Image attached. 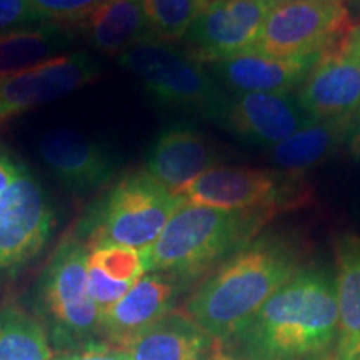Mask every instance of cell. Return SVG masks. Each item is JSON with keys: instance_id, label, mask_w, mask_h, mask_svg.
<instances>
[{"instance_id": "6da1fadb", "label": "cell", "mask_w": 360, "mask_h": 360, "mask_svg": "<svg viewBox=\"0 0 360 360\" xmlns=\"http://www.w3.org/2000/svg\"><path fill=\"white\" fill-rule=\"evenodd\" d=\"M337 322L335 274L304 267L236 337L219 344L229 360H328Z\"/></svg>"}, {"instance_id": "7a4b0ae2", "label": "cell", "mask_w": 360, "mask_h": 360, "mask_svg": "<svg viewBox=\"0 0 360 360\" xmlns=\"http://www.w3.org/2000/svg\"><path fill=\"white\" fill-rule=\"evenodd\" d=\"M304 254L294 236L260 233L197 283L184 312L217 342L231 340L304 269Z\"/></svg>"}, {"instance_id": "3957f363", "label": "cell", "mask_w": 360, "mask_h": 360, "mask_svg": "<svg viewBox=\"0 0 360 360\" xmlns=\"http://www.w3.org/2000/svg\"><path fill=\"white\" fill-rule=\"evenodd\" d=\"M276 214L270 209L222 210L186 202L154 244L141 252L146 274H174L197 285L260 236Z\"/></svg>"}, {"instance_id": "277c9868", "label": "cell", "mask_w": 360, "mask_h": 360, "mask_svg": "<svg viewBox=\"0 0 360 360\" xmlns=\"http://www.w3.org/2000/svg\"><path fill=\"white\" fill-rule=\"evenodd\" d=\"M89 252L74 232L62 238L40 270L25 305L44 326L53 354L105 345L101 312L89 292Z\"/></svg>"}, {"instance_id": "5b68a950", "label": "cell", "mask_w": 360, "mask_h": 360, "mask_svg": "<svg viewBox=\"0 0 360 360\" xmlns=\"http://www.w3.org/2000/svg\"><path fill=\"white\" fill-rule=\"evenodd\" d=\"M186 204L147 170L125 174L80 219L75 236L89 249L122 245L146 250L159 238L172 215Z\"/></svg>"}, {"instance_id": "8992f818", "label": "cell", "mask_w": 360, "mask_h": 360, "mask_svg": "<svg viewBox=\"0 0 360 360\" xmlns=\"http://www.w3.org/2000/svg\"><path fill=\"white\" fill-rule=\"evenodd\" d=\"M56 209L32 169L0 143V294L51 242Z\"/></svg>"}, {"instance_id": "52a82bcc", "label": "cell", "mask_w": 360, "mask_h": 360, "mask_svg": "<svg viewBox=\"0 0 360 360\" xmlns=\"http://www.w3.org/2000/svg\"><path fill=\"white\" fill-rule=\"evenodd\" d=\"M117 58L162 105L217 120L222 115L227 98L202 64L187 52L150 39Z\"/></svg>"}, {"instance_id": "ba28073f", "label": "cell", "mask_w": 360, "mask_h": 360, "mask_svg": "<svg viewBox=\"0 0 360 360\" xmlns=\"http://www.w3.org/2000/svg\"><path fill=\"white\" fill-rule=\"evenodd\" d=\"M295 174L278 175L260 169L214 167L180 188L187 204L222 210H278L305 199L307 191Z\"/></svg>"}, {"instance_id": "9c48e42d", "label": "cell", "mask_w": 360, "mask_h": 360, "mask_svg": "<svg viewBox=\"0 0 360 360\" xmlns=\"http://www.w3.org/2000/svg\"><path fill=\"white\" fill-rule=\"evenodd\" d=\"M352 27L345 0H295L270 8L254 52L270 57L319 53Z\"/></svg>"}, {"instance_id": "30bf717a", "label": "cell", "mask_w": 360, "mask_h": 360, "mask_svg": "<svg viewBox=\"0 0 360 360\" xmlns=\"http://www.w3.org/2000/svg\"><path fill=\"white\" fill-rule=\"evenodd\" d=\"M297 102L312 120L357 119L360 112V24L328 47L300 87Z\"/></svg>"}, {"instance_id": "8fae6325", "label": "cell", "mask_w": 360, "mask_h": 360, "mask_svg": "<svg viewBox=\"0 0 360 360\" xmlns=\"http://www.w3.org/2000/svg\"><path fill=\"white\" fill-rule=\"evenodd\" d=\"M270 8L262 0H210L186 35L187 53L204 65L254 52Z\"/></svg>"}, {"instance_id": "7c38bea8", "label": "cell", "mask_w": 360, "mask_h": 360, "mask_svg": "<svg viewBox=\"0 0 360 360\" xmlns=\"http://www.w3.org/2000/svg\"><path fill=\"white\" fill-rule=\"evenodd\" d=\"M101 69L87 52H69L15 74L0 75V125L94 82Z\"/></svg>"}, {"instance_id": "4fadbf2b", "label": "cell", "mask_w": 360, "mask_h": 360, "mask_svg": "<svg viewBox=\"0 0 360 360\" xmlns=\"http://www.w3.org/2000/svg\"><path fill=\"white\" fill-rule=\"evenodd\" d=\"M195 283L165 272H147L122 299L103 314L101 334L105 345L124 349L139 332L175 310Z\"/></svg>"}, {"instance_id": "5bb4252c", "label": "cell", "mask_w": 360, "mask_h": 360, "mask_svg": "<svg viewBox=\"0 0 360 360\" xmlns=\"http://www.w3.org/2000/svg\"><path fill=\"white\" fill-rule=\"evenodd\" d=\"M39 155L53 177L75 193L107 186L115 174V159L101 143L69 129L51 130L40 139Z\"/></svg>"}, {"instance_id": "9a60e30c", "label": "cell", "mask_w": 360, "mask_h": 360, "mask_svg": "<svg viewBox=\"0 0 360 360\" xmlns=\"http://www.w3.org/2000/svg\"><path fill=\"white\" fill-rule=\"evenodd\" d=\"M219 120L238 137L274 147L312 119L289 94L245 92L227 98Z\"/></svg>"}, {"instance_id": "2e32d148", "label": "cell", "mask_w": 360, "mask_h": 360, "mask_svg": "<svg viewBox=\"0 0 360 360\" xmlns=\"http://www.w3.org/2000/svg\"><path fill=\"white\" fill-rule=\"evenodd\" d=\"M319 56L321 52L295 57H270L249 52L210 65L217 80L236 94H289L292 89L302 85Z\"/></svg>"}, {"instance_id": "e0dca14e", "label": "cell", "mask_w": 360, "mask_h": 360, "mask_svg": "<svg viewBox=\"0 0 360 360\" xmlns=\"http://www.w3.org/2000/svg\"><path fill=\"white\" fill-rule=\"evenodd\" d=\"M132 360H214L220 344L184 310H172L122 349Z\"/></svg>"}, {"instance_id": "ac0fdd59", "label": "cell", "mask_w": 360, "mask_h": 360, "mask_svg": "<svg viewBox=\"0 0 360 360\" xmlns=\"http://www.w3.org/2000/svg\"><path fill=\"white\" fill-rule=\"evenodd\" d=\"M220 155L207 137L191 127L164 130L147 154L146 170L177 193L192 180L214 169Z\"/></svg>"}, {"instance_id": "d6986e66", "label": "cell", "mask_w": 360, "mask_h": 360, "mask_svg": "<svg viewBox=\"0 0 360 360\" xmlns=\"http://www.w3.org/2000/svg\"><path fill=\"white\" fill-rule=\"evenodd\" d=\"M337 339L328 360H360V237L342 233L335 242Z\"/></svg>"}, {"instance_id": "ffe728a7", "label": "cell", "mask_w": 360, "mask_h": 360, "mask_svg": "<svg viewBox=\"0 0 360 360\" xmlns=\"http://www.w3.org/2000/svg\"><path fill=\"white\" fill-rule=\"evenodd\" d=\"M79 25L97 51L114 57L154 39L142 0H102L79 20Z\"/></svg>"}, {"instance_id": "44dd1931", "label": "cell", "mask_w": 360, "mask_h": 360, "mask_svg": "<svg viewBox=\"0 0 360 360\" xmlns=\"http://www.w3.org/2000/svg\"><path fill=\"white\" fill-rule=\"evenodd\" d=\"M146 274L141 250L122 245H101L89 252L87 282L101 319Z\"/></svg>"}, {"instance_id": "7402d4cb", "label": "cell", "mask_w": 360, "mask_h": 360, "mask_svg": "<svg viewBox=\"0 0 360 360\" xmlns=\"http://www.w3.org/2000/svg\"><path fill=\"white\" fill-rule=\"evenodd\" d=\"M75 35L58 22L0 34V75L15 74L69 53Z\"/></svg>"}, {"instance_id": "603a6c76", "label": "cell", "mask_w": 360, "mask_h": 360, "mask_svg": "<svg viewBox=\"0 0 360 360\" xmlns=\"http://www.w3.org/2000/svg\"><path fill=\"white\" fill-rule=\"evenodd\" d=\"M354 120H310L289 139L272 147V160L278 169L295 175L312 169L334 154L352 130Z\"/></svg>"}, {"instance_id": "cb8c5ba5", "label": "cell", "mask_w": 360, "mask_h": 360, "mask_svg": "<svg viewBox=\"0 0 360 360\" xmlns=\"http://www.w3.org/2000/svg\"><path fill=\"white\" fill-rule=\"evenodd\" d=\"M53 350L39 319L20 304L0 302V360H52Z\"/></svg>"}, {"instance_id": "d4e9b609", "label": "cell", "mask_w": 360, "mask_h": 360, "mask_svg": "<svg viewBox=\"0 0 360 360\" xmlns=\"http://www.w3.org/2000/svg\"><path fill=\"white\" fill-rule=\"evenodd\" d=\"M210 0H142L152 37L170 44L186 39Z\"/></svg>"}, {"instance_id": "484cf974", "label": "cell", "mask_w": 360, "mask_h": 360, "mask_svg": "<svg viewBox=\"0 0 360 360\" xmlns=\"http://www.w3.org/2000/svg\"><path fill=\"white\" fill-rule=\"evenodd\" d=\"M102 0H29L47 22H79Z\"/></svg>"}, {"instance_id": "4316f807", "label": "cell", "mask_w": 360, "mask_h": 360, "mask_svg": "<svg viewBox=\"0 0 360 360\" xmlns=\"http://www.w3.org/2000/svg\"><path fill=\"white\" fill-rule=\"evenodd\" d=\"M42 24L51 22L45 20L29 0H0V34Z\"/></svg>"}, {"instance_id": "83f0119b", "label": "cell", "mask_w": 360, "mask_h": 360, "mask_svg": "<svg viewBox=\"0 0 360 360\" xmlns=\"http://www.w3.org/2000/svg\"><path fill=\"white\" fill-rule=\"evenodd\" d=\"M52 360H132L122 349L110 347V345H97L74 352L56 354Z\"/></svg>"}, {"instance_id": "f1b7e54d", "label": "cell", "mask_w": 360, "mask_h": 360, "mask_svg": "<svg viewBox=\"0 0 360 360\" xmlns=\"http://www.w3.org/2000/svg\"><path fill=\"white\" fill-rule=\"evenodd\" d=\"M350 150H352V154L355 157H359L360 159V125H359V129L355 130L354 137L350 139Z\"/></svg>"}, {"instance_id": "f546056e", "label": "cell", "mask_w": 360, "mask_h": 360, "mask_svg": "<svg viewBox=\"0 0 360 360\" xmlns=\"http://www.w3.org/2000/svg\"><path fill=\"white\" fill-rule=\"evenodd\" d=\"M262 2L269 4V6H281V4H287V2H295V0H262Z\"/></svg>"}, {"instance_id": "4dcf8cb0", "label": "cell", "mask_w": 360, "mask_h": 360, "mask_svg": "<svg viewBox=\"0 0 360 360\" xmlns=\"http://www.w3.org/2000/svg\"><path fill=\"white\" fill-rule=\"evenodd\" d=\"M214 360H229V359H227V357H225V355L222 354V350H220V352L217 354V357H215Z\"/></svg>"}]
</instances>
